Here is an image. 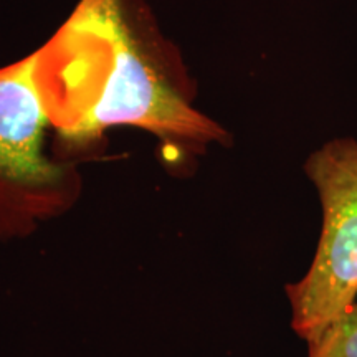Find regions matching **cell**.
Here are the masks:
<instances>
[{
	"label": "cell",
	"mask_w": 357,
	"mask_h": 357,
	"mask_svg": "<svg viewBox=\"0 0 357 357\" xmlns=\"http://www.w3.org/2000/svg\"><path fill=\"white\" fill-rule=\"evenodd\" d=\"M38 83L52 126L71 149L123 124L194 154L229 142V132L192 108L142 50L123 0H79L38 50Z\"/></svg>",
	"instance_id": "cell-1"
},
{
	"label": "cell",
	"mask_w": 357,
	"mask_h": 357,
	"mask_svg": "<svg viewBox=\"0 0 357 357\" xmlns=\"http://www.w3.org/2000/svg\"><path fill=\"white\" fill-rule=\"evenodd\" d=\"M38 50L0 68V240L25 238L77 200L78 176L43 154L50 126Z\"/></svg>",
	"instance_id": "cell-2"
},
{
	"label": "cell",
	"mask_w": 357,
	"mask_h": 357,
	"mask_svg": "<svg viewBox=\"0 0 357 357\" xmlns=\"http://www.w3.org/2000/svg\"><path fill=\"white\" fill-rule=\"evenodd\" d=\"M323 211V225L310 268L288 283L293 333L316 341L357 296V141L336 137L305 162Z\"/></svg>",
	"instance_id": "cell-3"
},
{
	"label": "cell",
	"mask_w": 357,
	"mask_h": 357,
	"mask_svg": "<svg viewBox=\"0 0 357 357\" xmlns=\"http://www.w3.org/2000/svg\"><path fill=\"white\" fill-rule=\"evenodd\" d=\"M307 357H357V296L316 341L307 344Z\"/></svg>",
	"instance_id": "cell-4"
}]
</instances>
